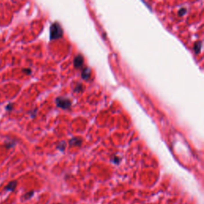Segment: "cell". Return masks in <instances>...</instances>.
Returning a JSON list of instances; mask_svg holds the SVG:
<instances>
[{
    "label": "cell",
    "instance_id": "cell-1",
    "mask_svg": "<svg viewBox=\"0 0 204 204\" xmlns=\"http://www.w3.org/2000/svg\"><path fill=\"white\" fill-rule=\"evenodd\" d=\"M63 31L61 26L55 22L50 26V39H57L62 36Z\"/></svg>",
    "mask_w": 204,
    "mask_h": 204
},
{
    "label": "cell",
    "instance_id": "cell-7",
    "mask_svg": "<svg viewBox=\"0 0 204 204\" xmlns=\"http://www.w3.org/2000/svg\"><path fill=\"white\" fill-rule=\"evenodd\" d=\"M16 186V183L15 182H12V183H10L7 187H6V190L7 191H12V190H14V188Z\"/></svg>",
    "mask_w": 204,
    "mask_h": 204
},
{
    "label": "cell",
    "instance_id": "cell-2",
    "mask_svg": "<svg viewBox=\"0 0 204 204\" xmlns=\"http://www.w3.org/2000/svg\"><path fill=\"white\" fill-rule=\"evenodd\" d=\"M56 103L58 107H60L61 108H70V106L71 105V101L69 99L64 98V97H58L56 100Z\"/></svg>",
    "mask_w": 204,
    "mask_h": 204
},
{
    "label": "cell",
    "instance_id": "cell-8",
    "mask_svg": "<svg viewBox=\"0 0 204 204\" xmlns=\"http://www.w3.org/2000/svg\"><path fill=\"white\" fill-rule=\"evenodd\" d=\"M185 13H186V10L184 9V8H183V9H181L180 10H179V12H178V14L180 16H183V14H184Z\"/></svg>",
    "mask_w": 204,
    "mask_h": 204
},
{
    "label": "cell",
    "instance_id": "cell-5",
    "mask_svg": "<svg viewBox=\"0 0 204 204\" xmlns=\"http://www.w3.org/2000/svg\"><path fill=\"white\" fill-rule=\"evenodd\" d=\"M70 143L71 145H80L81 143V140H78L76 138H73L72 140H70Z\"/></svg>",
    "mask_w": 204,
    "mask_h": 204
},
{
    "label": "cell",
    "instance_id": "cell-3",
    "mask_svg": "<svg viewBox=\"0 0 204 204\" xmlns=\"http://www.w3.org/2000/svg\"><path fill=\"white\" fill-rule=\"evenodd\" d=\"M73 63H74V66L76 67V68H77V69L81 68L83 65V63H84V59H83L82 56L77 55V56L74 58Z\"/></svg>",
    "mask_w": 204,
    "mask_h": 204
},
{
    "label": "cell",
    "instance_id": "cell-6",
    "mask_svg": "<svg viewBox=\"0 0 204 204\" xmlns=\"http://www.w3.org/2000/svg\"><path fill=\"white\" fill-rule=\"evenodd\" d=\"M201 48H202V42L201 41L196 42L195 45H194V51H195L196 54L199 53V51L201 50Z\"/></svg>",
    "mask_w": 204,
    "mask_h": 204
},
{
    "label": "cell",
    "instance_id": "cell-4",
    "mask_svg": "<svg viewBox=\"0 0 204 204\" xmlns=\"http://www.w3.org/2000/svg\"><path fill=\"white\" fill-rule=\"evenodd\" d=\"M90 73H91L90 69L85 68V69L82 71V73H81V76H82V78H84V79H85V80L89 79V77H90Z\"/></svg>",
    "mask_w": 204,
    "mask_h": 204
}]
</instances>
